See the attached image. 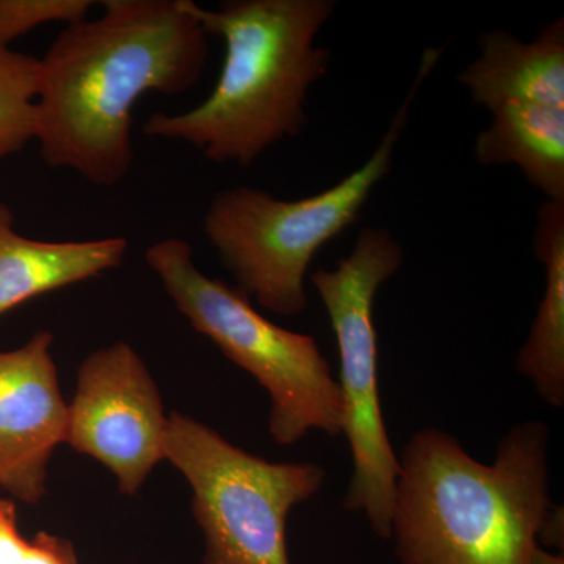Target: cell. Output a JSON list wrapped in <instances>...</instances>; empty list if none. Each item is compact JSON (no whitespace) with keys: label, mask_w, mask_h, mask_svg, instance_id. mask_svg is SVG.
I'll return each mask as SVG.
<instances>
[{"label":"cell","mask_w":564,"mask_h":564,"mask_svg":"<svg viewBox=\"0 0 564 564\" xmlns=\"http://www.w3.org/2000/svg\"><path fill=\"white\" fill-rule=\"evenodd\" d=\"M207 36L187 0H106L101 17L66 25L40 58L43 161L98 187L120 184L133 165L137 102L192 90L206 70Z\"/></svg>","instance_id":"obj_1"},{"label":"cell","mask_w":564,"mask_h":564,"mask_svg":"<svg viewBox=\"0 0 564 564\" xmlns=\"http://www.w3.org/2000/svg\"><path fill=\"white\" fill-rule=\"evenodd\" d=\"M551 432L516 423L491 464L423 429L400 456L391 538L402 564H533L551 510Z\"/></svg>","instance_id":"obj_2"},{"label":"cell","mask_w":564,"mask_h":564,"mask_svg":"<svg viewBox=\"0 0 564 564\" xmlns=\"http://www.w3.org/2000/svg\"><path fill=\"white\" fill-rule=\"evenodd\" d=\"M207 35L220 36L225 61L214 90L192 110L154 113L143 131L203 152L207 161L250 166L299 135L307 96L326 76L332 52L315 46L334 0H231L215 10L187 0Z\"/></svg>","instance_id":"obj_3"},{"label":"cell","mask_w":564,"mask_h":564,"mask_svg":"<svg viewBox=\"0 0 564 564\" xmlns=\"http://www.w3.org/2000/svg\"><path fill=\"white\" fill-rule=\"evenodd\" d=\"M443 51L423 52L410 93L377 150L333 187L293 202L251 187L228 188L212 198L204 215V236L248 299L281 317H295L306 310V278L315 254L358 221L391 172L411 106Z\"/></svg>","instance_id":"obj_4"},{"label":"cell","mask_w":564,"mask_h":564,"mask_svg":"<svg viewBox=\"0 0 564 564\" xmlns=\"http://www.w3.org/2000/svg\"><path fill=\"white\" fill-rule=\"evenodd\" d=\"M144 258L193 328L269 393L274 443L291 447L311 432L343 434L339 384L313 336L281 328L239 288L206 276L185 240H159Z\"/></svg>","instance_id":"obj_5"},{"label":"cell","mask_w":564,"mask_h":564,"mask_svg":"<svg viewBox=\"0 0 564 564\" xmlns=\"http://www.w3.org/2000/svg\"><path fill=\"white\" fill-rule=\"evenodd\" d=\"M404 261L402 245L386 228H364L336 269L311 274L325 304L339 350L343 434L352 456L344 508L366 516L381 540L391 538L399 456L393 452L378 389V333L373 304L378 289Z\"/></svg>","instance_id":"obj_6"},{"label":"cell","mask_w":564,"mask_h":564,"mask_svg":"<svg viewBox=\"0 0 564 564\" xmlns=\"http://www.w3.org/2000/svg\"><path fill=\"white\" fill-rule=\"evenodd\" d=\"M165 459L191 486L203 564H291L289 514L321 491L325 467L267 462L181 413L169 415Z\"/></svg>","instance_id":"obj_7"},{"label":"cell","mask_w":564,"mask_h":564,"mask_svg":"<svg viewBox=\"0 0 564 564\" xmlns=\"http://www.w3.org/2000/svg\"><path fill=\"white\" fill-rule=\"evenodd\" d=\"M166 429L161 392L131 344L115 343L84 359L65 443L106 466L126 496L139 492L165 459Z\"/></svg>","instance_id":"obj_8"},{"label":"cell","mask_w":564,"mask_h":564,"mask_svg":"<svg viewBox=\"0 0 564 564\" xmlns=\"http://www.w3.org/2000/svg\"><path fill=\"white\" fill-rule=\"evenodd\" d=\"M52 343L50 332H39L0 351V491L25 503L46 494L47 464L68 425Z\"/></svg>","instance_id":"obj_9"},{"label":"cell","mask_w":564,"mask_h":564,"mask_svg":"<svg viewBox=\"0 0 564 564\" xmlns=\"http://www.w3.org/2000/svg\"><path fill=\"white\" fill-rule=\"evenodd\" d=\"M459 84L489 111L510 104L564 107V20L525 43L494 29L478 41V57L463 69Z\"/></svg>","instance_id":"obj_10"},{"label":"cell","mask_w":564,"mask_h":564,"mask_svg":"<svg viewBox=\"0 0 564 564\" xmlns=\"http://www.w3.org/2000/svg\"><path fill=\"white\" fill-rule=\"evenodd\" d=\"M124 237L85 242H44L14 229V214L0 202V315L20 304L90 280L124 261Z\"/></svg>","instance_id":"obj_11"},{"label":"cell","mask_w":564,"mask_h":564,"mask_svg":"<svg viewBox=\"0 0 564 564\" xmlns=\"http://www.w3.org/2000/svg\"><path fill=\"white\" fill-rule=\"evenodd\" d=\"M533 248L543 263L545 288L516 370L555 410L564 406V202H545L538 210Z\"/></svg>","instance_id":"obj_12"},{"label":"cell","mask_w":564,"mask_h":564,"mask_svg":"<svg viewBox=\"0 0 564 564\" xmlns=\"http://www.w3.org/2000/svg\"><path fill=\"white\" fill-rule=\"evenodd\" d=\"M491 115L475 141L478 163L516 165L545 202H564V107L510 104Z\"/></svg>","instance_id":"obj_13"},{"label":"cell","mask_w":564,"mask_h":564,"mask_svg":"<svg viewBox=\"0 0 564 564\" xmlns=\"http://www.w3.org/2000/svg\"><path fill=\"white\" fill-rule=\"evenodd\" d=\"M39 82L40 58L0 46V161L35 140Z\"/></svg>","instance_id":"obj_14"},{"label":"cell","mask_w":564,"mask_h":564,"mask_svg":"<svg viewBox=\"0 0 564 564\" xmlns=\"http://www.w3.org/2000/svg\"><path fill=\"white\" fill-rule=\"evenodd\" d=\"M0 564H80L66 538L39 532L25 538L14 503L0 497Z\"/></svg>","instance_id":"obj_15"},{"label":"cell","mask_w":564,"mask_h":564,"mask_svg":"<svg viewBox=\"0 0 564 564\" xmlns=\"http://www.w3.org/2000/svg\"><path fill=\"white\" fill-rule=\"evenodd\" d=\"M90 0H0V46L28 35L39 25H69L88 18Z\"/></svg>","instance_id":"obj_16"},{"label":"cell","mask_w":564,"mask_h":564,"mask_svg":"<svg viewBox=\"0 0 564 564\" xmlns=\"http://www.w3.org/2000/svg\"><path fill=\"white\" fill-rule=\"evenodd\" d=\"M538 543L544 551L564 554V510L558 505H552L547 516H545Z\"/></svg>","instance_id":"obj_17"},{"label":"cell","mask_w":564,"mask_h":564,"mask_svg":"<svg viewBox=\"0 0 564 564\" xmlns=\"http://www.w3.org/2000/svg\"><path fill=\"white\" fill-rule=\"evenodd\" d=\"M533 564H564V554H555L540 547L534 555Z\"/></svg>","instance_id":"obj_18"}]
</instances>
